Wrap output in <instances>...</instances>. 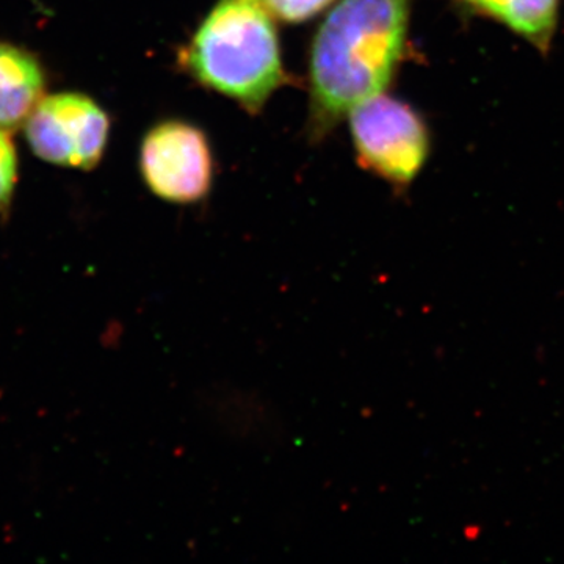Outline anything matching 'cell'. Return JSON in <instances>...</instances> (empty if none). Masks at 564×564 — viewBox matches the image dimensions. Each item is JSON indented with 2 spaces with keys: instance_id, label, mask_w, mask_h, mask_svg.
<instances>
[{
  "instance_id": "1",
  "label": "cell",
  "mask_w": 564,
  "mask_h": 564,
  "mask_svg": "<svg viewBox=\"0 0 564 564\" xmlns=\"http://www.w3.org/2000/svg\"><path fill=\"white\" fill-rule=\"evenodd\" d=\"M413 0H340L310 52L307 133L321 141L356 104L384 93L402 62Z\"/></svg>"
},
{
  "instance_id": "2",
  "label": "cell",
  "mask_w": 564,
  "mask_h": 564,
  "mask_svg": "<svg viewBox=\"0 0 564 564\" xmlns=\"http://www.w3.org/2000/svg\"><path fill=\"white\" fill-rule=\"evenodd\" d=\"M177 62L202 87L250 115L288 84L273 18L254 0H218Z\"/></svg>"
},
{
  "instance_id": "3",
  "label": "cell",
  "mask_w": 564,
  "mask_h": 564,
  "mask_svg": "<svg viewBox=\"0 0 564 564\" xmlns=\"http://www.w3.org/2000/svg\"><path fill=\"white\" fill-rule=\"evenodd\" d=\"M348 117L359 165L395 187L410 185L430 151L421 115L410 104L380 93L356 104Z\"/></svg>"
},
{
  "instance_id": "4",
  "label": "cell",
  "mask_w": 564,
  "mask_h": 564,
  "mask_svg": "<svg viewBox=\"0 0 564 564\" xmlns=\"http://www.w3.org/2000/svg\"><path fill=\"white\" fill-rule=\"evenodd\" d=\"M139 166L147 187L163 202H203L214 184L209 139L188 121L165 120L151 128L141 140Z\"/></svg>"
},
{
  "instance_id": "5",
  "label": "cell",
  "mask_w": 564,
  "mask_h": 564,
  "mask_svg": "<svg viewBox=\"0 0 564 564\" xmlns=\"http://www.w3.org/2000/svg\"><path fill=\"white\" fill-rule=\"evenodd\" d=\"M109 132V115L80 93L41 99L25 121L29 144L40 159L85 172L101 162Z\"/></svg>"
},
{
  "instance_id": "6",
  "label": "cell",
  "mask_w": 564,
  "mask_h": 564,
  "mask_svg": "<svg viewBox=\"0 0 564 564\" xmlns=\"http://www.w3.org/2000/svg\"><path fill=\"white\" fill-rule=\"evenodd\" d=\"M44 74L31 52L0 43V131L11 132L43 99Z\"/></svg>"
},
{
  "instance_id": "7",
  "label": "cell",
  "mask_w": 564,
  "mask_h": 564,
  "mask_svg": "<svg viewBox=\"0 0 564 564\" xmlns=\"http://www.w3.org/2000/svg\"><path fill=\"white\" fill-rule=\"evenodd\" d=\"M541 51H547L558 18V0H469Z\"/></svg>"
},
{
  "instance_id": "8",
  "label": "cell",
  "mask_w": 564,
  "mask_h": 564,
  "mask_svg": "<svg viewBox=\"0 0 564 564\" xmlns=\"http://www.w3.org/2000/svg\"><path fill=\"white\" fill-rule=\"evenodd\" d=\"M273 20L300 24L313 20L323 10L328 9L334 0H254Z\"/></svg>"
},
{
  "instance_id": "9",
  "label": "cell",
  "mask_w": 564,
  "mask_h": 564,
  "mask_svg": "<svg viewBox=\"0 0 564 564\" xmlns=\"http://www.w3.org/2000/svg\"><path fill=\"white\" fill-rule=\"evenodd\" d=\"M18 159L10 132L0 131V215L7 214L17 187Z\"/></svg>"
}]
</instances>
